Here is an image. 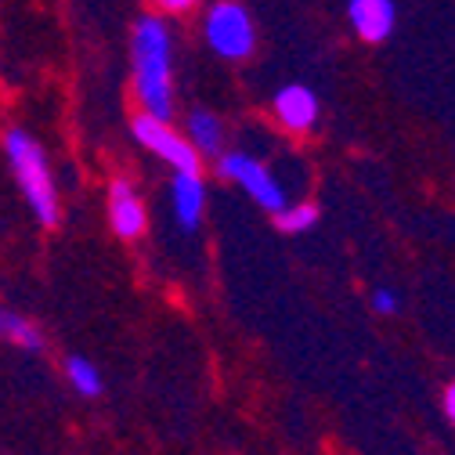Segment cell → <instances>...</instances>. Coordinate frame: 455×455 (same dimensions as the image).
<instances>
[{"mask_svg": "<svg viewBox=\"0 0 455 455\" xmlns=\"http://www.w3.org/2000/svg\"><path fill=\"white\" fill-rule=\"evenodd\" d=\"M134 59V91L148 116H174V51H170V29L163 19H138L131 36Z\"/></svg>", "mask_w": 455, "mask_h": 455, "instance_id": "obj_1", "label": "cell"}, {"mask_svg": "<svg viewBox=\"0 0 455 455\" xmlns=\"http://www.w3.org/2000/svg\"><path fill=\"white\" fill-rule=\"evenodd\" d=\"M4 152H8V163H12V174L33 210V217L44 224V228H54L59 224V192H54V174H51V166H47V156L40 148V141L15 127L8 131L4 138Z\"/></svg>", "mask_w": 455, "mask_h": 455, "instance_id": "obj_2", "label": "cell"}, {"mask_svg": "<svg viewBox=\"0 0 455 455\" xmlns=\"http://www.w3.org/2000/svg\"><path fill=\"white\" fill-rule=\"evenodd\" d=\"M203 29H206V44L220 59H246V54H253L257 29H253L250 12L243 4H235V0H217L206 12Z\"/></svg>", "mask_w": 455, "mask_h": 455, "instance_id": "obj_3", "label": "cell"}, {"mask_svg": "<svg viewBox=\"0 0 455 455\" xmlns=\"http://www.w3.org/2000/svg\"><path fill=\"white\" fill-rule=\"evenodd\" d=\"M131 134L138 138V145H145L166 166L199 174V152H196V145L185 134H178L174 127H170V120H159V116H148V112H141V116H134V124H131Z\"/></svg>", "mask_w": 455, "mask_h": 455, "instance_id": "obj_4", "label": "cell"}, {"mask_svg": "<svg viewBox=\"0 0 455 455\" xmlns=\"http://www.w3.org/2000/svg\"><path fill=\"white\" fill-rule=\"evenodd\" d=\"M217 170H220V178L235 181L260 210L278 213L282 206H286V192L278 188V181L271 178V170H267L260 159H250V156H243V152H228V156H220Z\"/></svg>", "mask_w": 455, "mask_h": 455, "instance_id": "obj_5", "label": "cell"}, {"mask_svg": "<svg viewBox=\"0 0 455 455\" xmlns=\"http://www.w3.org/2000/svg\"><path fill=\"white\" fill-rule=\"evenodd\" d=\"M108 224L120 239H141L145 235L148 217H145V206H141V199L127 178H116L108 185Z\"/></svg>", "mask_w": 455, "mask_h": 455, "instance_id": "obj_6", "label": "cell"}, {"mask_svg": "<svg viewBox=\"0 0 455 455\" xmlns=\"http://www.w3.org/2000/svg\"><path fill=\"white\" fill-rule=\"evenodd\" d=\"M275 116L278 124L293 131V134H307L318 124V94L304 84H290L275 94Z\"/></svg>", "mask_w": 455, "mask_h": 455, "instance_id": "obj_7", "label": "cell"}, {"mask_svg": "<svg viewBox=\"0 0 455 455\" xmlns=\"http://www.w3.org/2000/svg\"><path fill=\"white\" fill-rule=\"evenodd\" d=\"M347 19H351L355 33L365 44H383L394 33L397 8H394V0H351V4H347Z\"/></svg>", "mask_w": 455, "mask_h": 455, "instance_id": "obj_8", "label": "cell"}, {"mask_svg": "<svg viewBox=\"0 0 455 455\" xmlns=\"http://www.w3.org/2000/svg\"><path fill=\"white\" fill-rule=\"evenodd\" d=\"M174 213L181 220L185 232H196L199 220H203V206H206V185L199 174H188V170H174Z\"/></svg>", "mask_w": 455, "mask_h": 455, "instance_id": "obj_9", "label": "cell"}, {"mask_svg": "<svg viewBox=\"0 0 455 455\" xmlns=\"http://www.w3.org/2000/svg\"><path fill=\"white\" fill-rule=\"evenodd\" d=\"M220 134H224V127H220V120L213 116V112L196 108L192 116H188V131H185V138L196 145L199 156H217V152H220Z\"/></svg>", "mask_w": 455, "mask_h": 455, "instance_id": "obj_10", "label": "cell"}, {"mask_svg": "<svg viewBox=\"0 0 455 455\" xmlns=\"http://www.w3.org/2000/svg\"><path fill=\"white\" fill-rule=\"evenodd\" d=\"M0 339H8V344L26 347V351H40L44 347L40 329L29 318H22L19 311H12V307H0Z\"/></svg>", "mask_w": 455, "mask_h": 455, "instance_id": "obj_11", "label": "cell"}, {"mask_svg": "<svg viewBox=\"0 0 455 455\" xmlns=\"http://www.w3.org/2000/svg\"><path fill=\"white\" fill-rule=\"evenodd\" d=\"M318 224V206L315 203H297V206H282L275 213V228L286 235H300V232H311Z\"/></svg>", "mask_w": 455, "mask_h": 455, "instance_id": "obj_12", "label": "cell"}, {"mask_svg": "<svg viewBox=\"0 0 455 455\" xmlns=\"http://www.w3.org/2000/svg\"><path fill=\"white\" fill-rule=\"evenodd\" d=\"M66 376H69V383H73V390L80 397H98L101 394V372L87 358H80V355H73L66 362Z\"/></svg>", "mask_w": 455, "mask_h": 455, "instance_id": "obj_13", "label": "cell"}, {"mask_svg": "<svg viewBox=\"0 0 455 455\" xmlns=\"http://www.w3.org/2000/svg\"><path fill=\"white\" fill-rule=\"evenodd\" d=\"M372 307H376L379 315H394L397 307H402V297L390 293V290H372Z\"/></svg>", "mask_w": 455, "mask_h": 455, "instance_id": "obj_14", "label": "cell"}, {"mask_svg": "<svg viewBox=\"0 0 455 455\" xmlns=\"http://www.w3.org/2000/svg\"><path fill=\"white\" fill-rule=\"evenodd\" d=\"M152 4L159 12H166V15H185V12H192L199 4V0H152Z\"/></svg>", "mask_w": 455, "mask_h": 455, "instance_id": "obj_15", "label": "cell"}, {"mask_svg": "<svg viewBox=\"0 0 455 455\" xmlns=\"http://www.w3.org/2000/svg\"><path fill=\"white\" fill-rule=\"evenodd\" d=\"M444 416L455 423V383H448V390H444Z\"/></svg>", "mask_w": 455, "mask_h": 455, "instance_id": "obj_16", "label": "cell"}]
</instances>
